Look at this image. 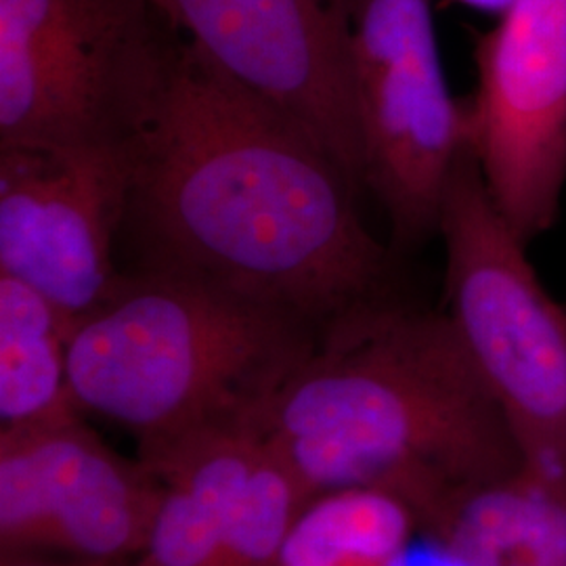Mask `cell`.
Returning a JSON list of instances; mask_svg holds the SVG:
<instances>
[{
	"label": "cell",
	"mask_w": 566,
	"mask_h": 566,
	"mask_svg": "<svg viewBox=\"0 0 566 566\" xmlns=\"http://www.w3.org/2000/svg\"><path fill=\"white\" fill-rule=\"evenodd\" d=\"M124 147L122 271L210 283L319 332L401 290L403 259L369 233L343 168L181 34Z\"/></svg>",
	"instance_id": "1"
},
{
	"label": "cell",
	"mask_w": 566,
	"mask_h": 566,
	"mask_svg": "<svg viewBox=\"0 0 566 566\" xmlns=\"http://www.w3.org/2000/svg\"><path fill=\"white\" fill-rule=\"evenodd\" d=\"M261 434L311 500L380 489L416 510L422 533L455 497L525 468L449 315L403 290L322 327L269 405Z\"/></svg>",
	"instance_id": "2"
},
{
	"label": "cell",
	"mask_w": 566,
	"mask_h": 566,
	"mask_svg": "<svg viewBox=\"0 0 566 566\" xmlns=\"http://www.w3.org/2000/svg\"><path fill=\"white\" fill-rule=\"evenodd\" d=\"M319 327L273 304L179 275L124 271L72 329L70 386L82 413L128 430L151 462L203 432L263 424Z\"/></svg>",
	"instance_id": "3"
},
{
	"label": "cell",
	"mask_w": 566,
	"mask_h": 566,
	"mask_svg": "<svg viewBox=\"0 0 566 566\" xmlns=\"http://www.w3.org/2000/svg\"><path fill=\"white\" fill-rule=\"evenodd\" d=\"M446 311L528 470L566 486V308L539 280L468 145L447 182Z\"/></svg>",
	"instance_id": "4"
},
{
	"label": "cell",
	"mask_w": 566,
	"mask_h": 566,
	"mask_svg": "<svg viewBox=\"0 0 566 566\" xmlns=\"http://www.w3.org/2000/svg\"><path fill=\"white\" fill-rule=\"evenodd\" d=\"M177 36L151 0H0V145H122Z\"/></svg>",
	"instance_id": "5"
},
{
	"label": "cell",
	"mask_w": 566,
	"mask_h": 566,
	"mask_svg": "<svg viewBox=\"0 0 566 566\" xmlns=\"http://www.w3.org/2000/svg\"><path fill=\"white\" fill-rule=\"evenodd\" d=\"M434 0H355L353 95L364 189L401 259L439 235L447 182L470 145L468 102L447 82Z\"/></svg>",
	"instance_id": "6"
},
{
	"label": "cell",
	"mask_w": 566,
	"mask_h": 566,
	"mask_svg": "<svg viewBox=\"0 0 566 566\" xmlns=\"http://www.w3.org/2000/svg\"><path fill=\"white\" fill-rule=\"evenodd\" d=\"M130 187L122 145H0V273L74 324L120 285Z\"/></svg>",
	"instance_id": "7"
},
{
	"label": "cell",
	"mask_w": 566,
	"mask_h": 566,
	"mask_svg": "<svg viewBox=\"0 0 566 566\" xmlns=\"http://www.w3.org/2000/svg\"><path fill=\"white\" fill-rule=\"evenodd\" d=\"M470 145L523 242L547 233L566 185V0H518L472 34Z\"/></svg>",
	"instance_id": "8"
},
{
	"label": "cell",
	"mask_w": 566,
	"mask_h": 566,
	"mask_svg": "<svg viewBox=\"0 0 566 566\" xmlns=\"http://www.w3.org/2000/svg\"><path fill=\"white\" fill-rule=\"evenodd\" d=\"M227 76L306 128L361 191L355 0H151Z\"/></svg>",
	"instance_id": "9"
},
{
	"label": "cell",
	"mask_w": 566,
	"mask_h": 566,
	"mask_svg": "<svg viewBox=\"0 0 566 566\" xmlns=\"http://www.w3.org/2000/svg\"><path fill=\"white\" fill-rule=\"evenodd\" d=\"M160 479L128 462L82 416L0 428V549H49L78 560L128 563L147 544Z\"/></svg>",
	"instance_id": "10"
},
{
	"label": "cell",
	"mask_w": 566,
	"mask_h": 566,
	"mask_svg": "<svg viewBox=\"0 0 566 566\" xmlns=\"http://www.w3.org/2000/svg\"><path fill=\"white\" fill-rule=\"evenodd\" d=\"M261 428L231 426L143 462L163 500L142 554L126 566H214L261 447Z\"/></svg>",
	"instance_id": "11"
},
{
	"label": "cell",
	"mask_w": 566,
	"mask_h": 566,
	"mask_svg": "<svg viewBox=\"0 0 566 566\" xmlns=\"http://www.w3.org/2000/svg\"><path fill=\"white\" fill-rule=\"evenodd\" d=\"M424 533L458 566H566V486L525 465L455 497Z\"/></svg>",
	"instance_id": "12"
},
{
	"label": "cell",
	"mask_w": 566,
	"mask_h": 566,
	"mask_svg": "<svg viewBox=\"0 0 566 566\" xmlns=\"http://www.w3.org/2000/svg\"><path fill=\"white\" fill-rule=\"evenodd\" d=\"M72 329L41 292L0 273V428L82 416L70 386Z\"/></svg>",
	"instance_id": "13"
},
{
	"label": "cell",
	"mask_w": 566,
	"mask_h": 566,
	"mask_svg": "<svg viewBox=\"0 0 566 566\" xmlns=\"http://www.w3.org/2000/svg\"><path fill=\"white\" fill-rule=\"evenodd\" d=\"M422 531L401 497L346 486L319 493L290 528L275 566H399Z\"/></svg>",
	"instance_id": "14"
},
{
	"label": "cell",
	"mask_w": 566,
	"mask_h": 566,
	"mask_svg": "<svg viewBox=\"0 0 566 566\" xmlns=\"http://www.w3.org/2000/svg\"><path fill=\"white\" fill-rule=\"evenodd\" d=\"M308 500L296 474L261 439L214 566H275Z\"/></svg>",
	"instance_id": "15"
},
{
	"label": "cell",
	"mask_w": 566,
	"mask_h": 566,
	"mask_svg": "<svg viewBox=\"0 0 566 566\" xmlns=\"http://www.w3.org/2000/svg\"><path fill=\"white\" fill-rule=\"evenodd\" d=\"M437 7H462L500 20L518 0H434Z\"/></svg>",
	"instance_id": "16"
},
{
	"label": "cell",
	"mask_w": 566,
	"mask_h": 566,
	"mask_svg": "<svg viewBox=\"0 0 566 566\" xmlns=\"http://www.w3.org/2000/svg\"><path fill=\"white\" fill-rule=\"evenodd\" d=\"M128 563H95V560H78V558H74L72 563H42V560H28L25 556H2V566H126Z\"/></svg>",
	"instance_id": "17"
}]
</instances>
